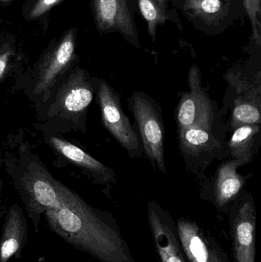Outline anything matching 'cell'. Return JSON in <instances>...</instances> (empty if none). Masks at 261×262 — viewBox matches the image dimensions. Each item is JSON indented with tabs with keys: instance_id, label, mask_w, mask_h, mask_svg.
Here are the masks:
<instances>
[{
	"instance_id": "cell-19",
	"label": "cell",
	"mask_w": 261,
	"mask_h": 262,
	"mask_svg": "<svg viewBox=\"0 0 261 262\" xmlns=\"http://www.w3.org/2000/svg\"><path fill=\"white\" fill-rule=\"evenodd\" d=\"M58 223L63 229L69 232H76L82 228V220L73 211L62 209L58 215Z\"/></svg>"
},
{
	"instance_id": "cell-16",
	"label": "cell",
	"mask_w": 261,
	"mask_h": 262,
	"mask_svg": "<svg viewBox=\"0 0 261 262\" xmlns=\"http://www.w3.org/2000/svg\"><path fill=\"white\" fill-rule=\"evenodd\" d=\"M245 10L251 20L253 35L257 45H260L261 26L260 17L261 15L260 0H243Z\"/></svg>"
},
{
	"instance_id": "cell-23",
	"label": "cell",
	"mask_w": 261,
	"mask_h": 262,
	"mask_svg": "<svg viewBox=\"0 0 261 262\" xmlns=\"http://www.w3.org/2000/svg\"><path fill=\"white\" fill-rule=\"evenodd\" d=\"M2 1H8V0H2Z\"/></svg>"
},
{
	"instance_id": "cell-14",
	"label": "cell",
	"mask_w": 261,
	"mask_h": 262,
	"mask_svg": "<svg viewBox=\"0 0 261 262\" xmlns=\"http://www.w3.org/2000/svg\"><path fill=\"white\" fill-rule=\"evenodd\" d=\"M93 99V93L88 88L74 89L66 98L65 107L72 112H79L85 109Z\"/></svg>"
},
{
	"instance_id": "cell-11",
	"label": "cell",
	"mask_w": 261,
	"mask_h": 262,
	"mask_svg": "<svg viewBox=\"0 0 261 262\" xmlns=\"http://www.w3.org/2000/svg\"><path fill=\"white\" fill-rule=\"evenodd\" d=\"M260 125H243L236 127L228 146L234 160L249 163L253 158V150Z\"/></svg>"
},
{
	"instance_id": "cell-9",
	"label": "cell",
	"mask_w": 261,
	"mask_h": 262,
	"mask_svg": "<svg viewBox=\"0 0 261 262\" xmlns=\"http://www.w3.org/2000/svg\"><path fill=\"white\" fill-rule=\"evenodd\" d=\"M52 142L54 146L67 158L70 159L72 161L84 166L90 169L95 175L99 177V180L102 183H116V175L114 171L112 170L107 166H104L98 160L86 154L82 149L78 146L67 143L64 140H60L56 137H52Z\"/></svg>"
},
{
	"instance_id": "cell-22",
	"label": "cell",
	"mask_w": 261,
	"mask_h": 262,
	"mask_svg": "<svg viewBox=\"0 0 261 262\" xmlns=\"http://www.w3.org/2000/svg\"><path fill=\"white\" fill-rule=\"evenodd\" d=\"M8 54H4V55L0 56V76L3 75L5 69L7 64Z\"/></svg>"
},
{
	"instance_id": "cell-18",
	"label": "cell",
	"mask_w": 261,
	"mask_h": 262,
	"mask_svg": "<svg viewBox=\"0 0 261 262\" xmlns=\"http://www.w3.org/2000/svg\"><path fill=\"white\" fill-rule=\"evenodd\" d=\"M74 49L75 46L72 37H66L57 50L55 58L52 66L54 72L68 63L73 55Z\"/></svg>"
},
{
	"instance_id": "cell-1",
	"label": "cell",
	"mask_w": 261,
	"mask_h": 262,
	"mask_svg": "<svg viewBox=\"0 0 261 262\" xmlns=\"http://www.w3.org/2000/svg\"><path fill=\"white\" fill-rule=\"evenodd\" d=\"M130 107L137 123L147 158L153 168L165 172L163 123L157 109L150 98L141 92L133 94Z\"/></svg>"
},
{
	"instance_id": "cell-13",
	"label": "cell",
	"mask_w": 261,
	"mask_h": 262,
	"mask_svg": "<svg viewBox=\"0 0 261 262\" xmlns=\"http://www.w3.org/2000/svg\"><path fill=\"white\" fill-rule=\"evenodd\" d=\"M138 3L148 24L149 33L154 40L158 26L167 19V0H138Z\"/></svg>"
},
{
	"instance_id": "cell-17",
	"label": "cell",
	"mask_w": 261,
	"mask_h": 262,
	"mask_svg": "<svg viewBox=\"0 0 261 262\" xmlns=\"http://www.w3.org/2000/svg\"><path fill=\"white\" fill-rule=\"evenodd\" d=\"M34 193L35 199L40 204L45 206H53L56 204V192L48 182L38 180L34 184Z\"/></svg>"
},
{
	"instance_id": "cell-6",
	"label": "cell",
	"mask_w": 261,
	"mask_h": 262,
	"mask_svg": "<svg viewBox=\"0 0 261 262\" xmlns=\"http://www.w3.org/2000/svg\"><path fill=\"white\" fill-rule=\"evenodd\" d=\"M177 229L184 252L190 262H224L196 223L181 219L178 221Z\"/></svg>"
},
{
	"instance_id": "cell-12",
	"label": "cell",
	"mask_w": 261,
	"mask_h": 262,
	"mask_svg": "<svg viewBox=\"0 0 261 262\" xmlns=\"http://www.w3.org/2000/svg\"><path fill=\"white\" fill-rule=\"evenodd\" d=\"M237 101L231 117V127L235 129L239 126L260 125V96L250 95Z\"/></svg>"
},
{
	"instance_id": "cell-21",
	"label": "cell",
	"mask_w": 261,
	"mask_h": 262,
	"mask_svg": "<svg viewBox=\"0 0 261 262\" xmlns=\"http://www.w3.org/2000/svg\"><path fill=\"white\" fill-rule=\"evenodd\" d=\"M18 242L14 238H10L5 242L4 244L2 247V256L3 258H8L13 255L17 250H18Z\"/></svg>"
},
{
	"instance_id": "cell-2",
	"label": "cell",
	"mask_w": 261,
	"mask_h": 262,
	"mask_svg": "<svg viewBox=\"0 0 261 262\" xmlns=\"http://www.w3.org/2000/svg\"><path fill=\"white\" fill-rule=\"evenodd\" d=\"M99 98L103 121L107 130L132 157H140V140L123 112L117 94L105 81L100 85Z\"/></svg>"
},
{
	"instance_id": "cell-3",
	"label": "cell",
	"mask_w": 261,
	"mask_h": 262,
	"mask_svg": "<svg viewBox=\"0 0 261 262\" xmlns=\"http://www.w3.org/2000/svg\"><path fill=\"white\" fill-rule=\"evenodd\" d=\"M190 92L182 96L178 106L176 121L179 130L188 127H201L211 130L213 108L201 83L199 68L192 66L188 72Z\"/></svg>"
},
{
	"instance_id": "cell-5",
	"label": "cell",
	"mask_w": 261,
	"mask_h": 262,
	"mask_svg": "<svg viewBox=\"0 0 261 262\" xmlns=\"http://www.w3.org/2000/svg\"><path fill=\"white\" fill-rule=\"evenodd\" d=\"M149 221L162 262H185L171 223L163 212L150 205Z\"/></svg>"
},
{
	"instance_id": "cell-8",
	"label": "cell",
	"mask_w": 261,
	"mask_h": 262,
	"mask_svg": "<svg viewBox=\"0 0 261 262\" xmlns=\"http://www.w3.org/2000/svg\"><path fill=\"white\" fill-rule=\"evenodd\" d=\"M244 164L245 162L234 159L219 167L215 185V196L219 206L229 203L243 188L245 180L237 169Z\"/></svg>"
},
{
	"instance_id": "cell-4",
	"label": "cell",
	"mask_w": 261,
	"mask_h": 262,
	"mask_svg": "<svg viewBox=\"0 0 261 262\" xmlns=\"http://www.w3.org/2000/svg\"><path fill=\"white\" fill-rule=\"evenodd\" d=\"M98 28L104 32L116 31L138 45L134 23L126 0H94Z\"/></svg>"
},
{
	"instance_id": "cell-20",
	"label": "cell",
	"mask_w": 261,
	"mask_h": 262,
	"mask_svg": "<svg viewBox=\"0 0 261 262\" xmlns=\"http://www.w3.org/2000/svg\"><path fill=\"white\" fill-rule=\"evenodd\" d=\"M59 0H40L38 4L35 6L33 10L32 11L31 17L36 18L42 15L46 11L49 10L52 6L56 4Z\"/></svg>"
},
{
	"instance_id": "cell-7",
	"label": "cell",
	"mask_w": 261,
	"mask_h": 262,
	"mask_svg": "<svg viewBox=\"0 0 261 262\" xmlns=\"http://www.w3.org/2000/svg\"><path fill=\"white\" fill-rule=\"evenodd\" d=\"M256 212L252 202H247L239 209L236 219L235 252L237 262L255 260Z\"/></svg>"
},
{
	"instance_id": "cell-15",
	"label": "cell",
	"mask_w": 261,
	"mask_h": 262,
	"mask_svg": "<svg viewBox=\"0 0 261 262\" xmlns=\"http://www.w3.org/2000/svg\"><path fill=\"white\" fill-rule=\"evenodd\" d=\"M188 9L202 18H211L221 12V0H186Z\"/></svg>"
},
{
	"instance_id": "cell-10",
	"label": "cell",
	"mask_w": 261,
	"mask_h": 262,
	"mask_svg": "<svg viewBox=\"0 0 261 262\" xmlns=\"http://www.w3.org/2000/svg\"><path fill=\"white\" fill-rule=\"evenodd\" d=\"M179 142L184 155L200 157L220 146L211 130L201 127H188L179 130Z\"/></svg>"
}]
</instances>
